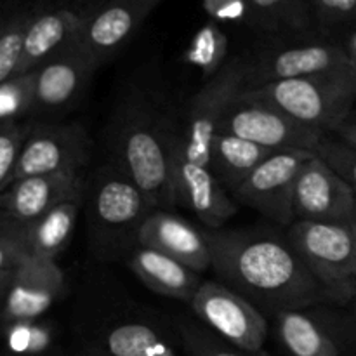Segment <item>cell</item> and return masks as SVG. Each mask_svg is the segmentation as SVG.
<instances>
[{
    "mask_svg": "<svg viewBox=\"0 0 356 356\" xmlns=\"http://www.w3.org/2000/svg\"><path fill=\"white\" fill-rule=\"evenodd\" d=\"M132 273L152 292L190 305L204 280L200 273L155 249L136 245L129 257Z\"/></svg>",
    "mask_w": 356,
    "mask_h": 356,
    "instance_id": "obj_21",
    "label": "cell"
},
{
    "mask_svg": "<svg viewBox=\"0 0 356 356\" xmlns=\"http://www.w3.org/2000/svg\"><path fill=\"white\" fill-rule=\"evenodd\" d=\"M285 238L330 305L346 306L356 299V238L350 226L294 221Z\"/></svg>",
    "mask_w": 356,
    "mask_h": 356,
    "instance_id": "obj_5",
    "label": "cell"
},
{
    "mask_svg": "<svg viewBox=\"0 0 356 356\" xmlns=\"http://www.w3.org/2000/svg\"><path fill=\"white\" fill-rule=\"evenodd\" d=\"M163 0H108L86 24L76 40L97 66L113 59L134 38L149 14Z\"/></svg>",
    "mask_w": 356,
    "mask_h": 356,
    "instance_id": "obj_17",
    "label": "cell"
},
{
    "mask_svg": "<svg viewBox=\"0 0 356 356\" xmlns=\"http://www.w3.org/2000/svg\"><path fill=\"white\" fill-rule=\"evenodd\" d=\"M106 2L108 0H54L35 3L16 75L33 72L51 56L75 42L86 24Z\"/></svg>",
    "mask_w": 356,
    "mask_h": 356,
    "instance_id": "obj_9",
    "label": "cell"
},
{
    "mask_svg": "<svg viewBox=\"0 0 356 356\" xmlns=\"http://www.w3.org/2000/svg\"><path fill=\"white\" fill-rule=\"evenodd\" d=\"M334 136H337V138L343 139V141L356 146V111H353V113L348 117V120L337 129Z\"/></svg>",
    "mask_w": 356,
    "mask_h": 356,
    "instance_id": "obj_36",
    "label": "cell"
},
{
    "mask_svg": "<svg viewBox=\"0 0 356 356\" xmlns=\"http://www.w3.org/2000/svg\"><path fill=\"white\" fill-rule=\"evenodd\" d=\"M312 152L287 149L275 152L232 191L236 204L259 212L282 226H291L294 218V190L302 163Z\"/></svg>",
    "mask_w": 356,
    "mask_h": 356,
    "instance_id": "obj_10",
    "label": "cell"
},
{
    "mask_svg": "<svg viewBox=\"0 0 356 356\" xmlns=\"http://www.w3.org/2000/svg\"><path fill=\"white\" fill-rule=\"evenodd\" d=\"M13 275H14V268L13 270H0V302H2L7 289H9L10 282H13Z\"/></svg>",
    "mask_w": 356,
    "mask_h": 356,
    "instance_id": "obj_38",
    "label": "cell"
},
{
    "mask_svg": "<svg viewBox=\"0 0 356 356\" xmlns=\"http://www.w3.org/2000/svg\"><path fill=\"white\" fill-rule=\"evenodd\" d=\"M198 322L240 350L263 351L268 337L266 315L232 287L218 280L200 285L190 302Z\"/></svg>",
    "mask_w": 356,
    "mask_h": 356,
    "instance_id": "obj_8",
    "label": "cell"
},
{
    "mask_svg": "<svg viewBox=\"0 0 356 356\" xmlns=\"http://www.w3.org/2000/svg\"><path fill=\"white\" fill-rule=\"evenodd\" d=\"M33 10L35 3L0 6V83L17 73L23 54L24 35Z\"/></svg>",
    "mask_w": 356,
    "mask_h": 356,
    "instance_id": "obj_26",
    "label": "cell"
},
{
    "mask_svg": "<svg viewBox=\"0 0 356 356\" xmlns=\"http://www.w3.org/2000/svg\"><path fill=\"white\" fill-rule=\"evenodd\" d=\"M90 356H103V355H101V353H97V351H96V353H94V355H90Z\"/></svg>",
    "mask_w": 356,
    "mask_h": 356,
    "instance_id": "obj_40",
    "label": "cell"
},
{
    "mask_svg": "<svg viewBox=\"0 0 356 356\" xmlns=\"http://www.w3.org/2000/svg\"><path fill=\"white\" fill-rule=\"evenodd\" d=\"M250 26L270 35H301L315 26L308 0H247Z\"/></svg>",
    "mask_w": 356,
    "mask_h": 356,
    "instance_id": "obj_25",
    "label": "cell"
},
{
    "mask_svg": "<svg viewBox=\"0 0 356 356\" xmlns=\"http://www.w3.org/2000/svg\"><path fill=\"white\" fill-rule=\"evenodd\" d=\"M356 191L313 153L298 174L294 190L296 221L350 226Z\"/></svg>",
    "mask_w": 356,
    "mask_h": 356,
    "instance_id": "obj_13",
    "label": "cell"
},
{
    "mask_svg": "<svg viewBox=\"0 0 356 356\" xmlns=\"http://www.w3.org/2000/svg\"><path fill=\"white\" fill-rule=\"evenodd\" d=\"M177 334H179L186 356H270L264 350L257 353L240 350L229 344L228 341L216 336L200 322L183 320L177 323Z\"/></svg>",
    "mask_w": 356,
    "mask_h": 356,
    "instance_id": "obj_28",
    "label": "cell"
},
{
    "mask_svg": "<svg viewBox=\"0 0 356 356\" xmlns=\"http://www.w3.org/2000/svg\"><path fill=\"white\" fill-rule=\"evenodd\" d=\"M9 350L17 356H42L52 346L54 334L47 323L40 320L17 322L3 327Z\"/></svg>",
    "mask_w": 356,
    "mask_h": 356,
    "instance_id": "obj_30",
    "label": "cell"
},
{
    "mask_svg": "<svg viewBox=\"0 0 356 356\" xmlns=\"http://www.w3.org/2000/svg\"><path fill=\"white\" fill-rule=\"evenodd\" d=\"M226 56H228V37L222 31L221 24L214 21L205 23L193 35L186 51L188 63L202 73L205 82L221 72L222 66L228 63Z\"/></svg>",
    "mask_w": 356,
    "mask_h": 356,
    "instance_id": "obj_27",
    "label": "cell"
},
{
    "mask_svg": "<svg viewBox=\"0 0 356 356\" xmlns=\"http://www.w3.org/2000/svg\"><path fill=\"white\" fill-rule=\"evenodd\" d=\"M26 226L0 209V270H13L30 257Z\"/></svg>",
    "mask_w": 356,
    "mask_h": 356,
    "instance_id": "obj_31",
    "label": "cell"
},
{
    "mask_svg": "<svg viewBox=\"0 0 356 356\" xmlns=\"http://www.w3.org/2000/svg\"><path fill=\"white\" fill-rule=\"evenodd\" d=\"M96 59L79 40L63 47L35 72L33 115H54L68 110L82 97L94 72Z\"/></svg>",
    "mask_w": 356,
    "mask_h": 356,
    "instance_id": "obj_16",
    "label": "cell"
},
{
    "mask_svg": "<svg viewBox=\"0 0 356 356\" xmlns=\"http://www.w3.org/2000/svg\"><path fill=\"white\" fill-rule=\"evenodd\" d=\"M103 356H186L179 334L170 336L146 320H124L104 330Z\"/></svg>",
    "mask_w": 356,
    "mask_h": 356,
    "instance_id": "obj_22",
    "label": "cell"
},
{
    "mask_svg": "<svg viewBox=\"0 0 356 356\" xmlns=\"http://www.w3.org/2000/svg\"><path fill=\"white\" fill-rule=\"evenodd\" d=\"M174 183L177 204L193 211L207 229H221L238 211L236 202L229 197V191L214 176L211 167L186 159L179 152V145L174 162Z\"/></svg>",
    "mask_w": 356,
    "mask_h": 356,
    "instance_id": "obj_19",
    "label": "cell"
},
{
    "mask_svg": "<svg viewBox=\"0 0 356 356\" xmlns=\"http://www.w3.org/2000/svg\"><path fill=\"white\" fill-rule=\"evenodd\" d=\"M31 125L30 122L0 125V193L13 183L21 148Z\"/></svg>",
    "mask_w": 356,
    "mask_h": 356,
    "instance_id": "obj_32",
    "label": "cell"
},
{
    "mask_svg": "<svg viewBox=\"0 0 356 356\" xmlns=\"http://www.w3.org/2000/svg\"><path fill=\"white\" fill-rule=\"evenodd\" d=\"M202 6L214 23L250 26V10L247 0H202Z\"/></svg>",
    "mask_w": 356,
    "mask_h": 356,
    "instance_id": "obj_35",
    "label": "cell"
},
{
    "mask_svg": "<svg viewBox=\"0 0 356 356\" xmlns=\"http://www.w3.org/2000/svg\"><path fill=\"white\" fill-rule=\"evenodd\" d=\"M66 291L65 273L54 259L26 257L14 268L0 302V330L17 322L40 320Z\"/></svg>",
    "mask_w": 356,
    "mask_h": 356,
    "instance_id": "obj_15",
    "label": "cell"
},
{
    "mask_svg": "<svg viewBox=\"0 0 356 356\" xmlns=\"http://www.w3.org/2000/svg\"><path fill=\"white\" fill-rule=\"evenodd\" d=\"M343 45L344 49H346V54L348 58H350L351 65H353L356 70V30H353L350 35H348L346 42H344Z\"/></svg>",
    "mask_w": 356,
    "mask_h": 356,
    "instance_id": "obj_37",
    "label": "cell"
},
{
    "mask_svg": "<svg viewBox=\"0 0 356 356\" xmlns=\"http://www.w3.org/2000/svg\"><path fill=\"white\" fill-rule=\"evenodd\" d=\"M245 61L247 89L318 73L355 68L344 45L330 40H308L271 47Z\"/></svg>",
    "mask_w": 356,
    "mask_h": 356,
    "instance_id": "obj_12",
    "label": "cell"
},
{
    "mask_svg": "<svg viewBox=\"0 0 356 356\" xmlns=\"http://www.w3.org/2000/svg\"><path fill=\"white\" fill-rule=\"evenodd\" d=\"M280 343L291 356H350L356 329L322 306L282 312L275 316Z\"/></svg>",
    "mask_w": 356,
    "mask_h": 356,
    "instance_id": "obj_14",
    "label": "cell"
},
{
    "mask_svg": "<svg viewBox=\"0 0 356 356\" xmlns=\"http://www.w3.org/2000/svg\"><path fill=\"white\" fill-rule=\"evenodd\" d=\"M83 172H56L16 179L0 193V209L23 225H31L56 205L87 191Z\"/></svg>",
    "mask_w": 356,
    "mask_h": 356,
    "instance_id": "obj_18",
    "label": "cell"
},
{
    "mask_svg": "<svg viewBox=\"0 0 356 356\" xmlns=\"http://www.w3.org/2000/svg\"><path fill=\"white\" fill-rule=\"evenodd\" d=\"M90 238L108 257L132 252L143 222L155 209L138 184L113 162L101 167L87 186Z\"/></svg>",
    "mask_w": 356,
    "mask_h": 356,
    "instance_id": "obj_3",
    "label": "cell"
},
{
    "mask_svg": "<svg viewBox=\"0 0 356 356\" xmlns=\"http://www.w3.org/2000/svg\"><path fill=\"white\" fill-rule=\"evenodd\" d=\"M87 200V191L56 205L52 211L26 226L30 257L54 259L68 247L75 232L79 214Z\"/></svg>",
    "mask_w": 356,
    "mask_h": 356,
    "instance_id": "obj_24",
    "label": "cell"
},
{
    "mask_svg": "<svg viewBox=\"0 0 356 356\" xmlns=\"http://www.w3.org/2000/svg\"><path fill=\"white\" fill-rule=\"evenodd\" d=\"M212 270L219 282L263 313L330 305L285 236L252 229H207Z\"/></svg>",
    "mask_w": 356,
    "mask_h": 356,
    "instance_id": "obj_1",
    "label": "cell"
},
{
    "mask_svg": "<svg viewBox=\"0 0 356 356\" xmlns=\"http://www.w3.org/2000/svg\"><path fill=\"white\" fill-rule=\"evenodd\" d=\"M219 132L238 136L273 152L301 149L312 153L329 136L294 120L277 106L250 96L245 90L228 108Z\"/></svg>",
    "mask_w": 356,
    "mask_h": 356,
    "instance_id": "obj_7",
    "label": "cell"
},
{
    "mask_svg": "<svg viewBox=\"0 0 356 356\" xmlns=\"http://www.w3.org/2000/svg\"><path fill=\"white\" fill-rule=\"evenodd\" d=\"M35 108V72L19 73L0 83V125L19 124Z\"/></svg>",
    "mask_w": 356,
    "mask_h": 356,
    "instance_id": "obj_29",
    "label": "cell"
},
{
    "mask_svg": "<svg viewBox=\"0 0 356 356\" xmlns=\"http://www.w3.org/2000/svg\"><path fill=\"white\" fill-rule=\"evenodd\" d=\"M315 26L323 31L356 24V0H308Z\"/></svg>",
    "mask_w": 356,
    "mask_h": 356,
    "instance_id": "obj_34",
    "label": "cell"
},
{
    "mask_svg": "<svg viewBox=\"0 0 356 356\" xmlns=\"http://www.w3.org/2000/svg\"><path fill=\"white\" fill-rule=\"evenodd\" d=\"M90 156V139L79 122L33 124L21 148L13 181L56 172H83Z\"/></svg>",
    "mask_w": 356,
    "mask_h": 356,
    "instance_id": "obj_11",
    "label": "cell"
},
{
    "mask_svg": "<svg viewBox=\"0 0 356 356\" xmlns=\"http://www.w3.org/2000/svg\"><path fill=\"white\" fill-rule=\"evenodd\" d=\"M138 245L155 249L197 273L212 270V254L205 232L169 211L155 209L143 222Z\"/></svg>",
    "mask_w": 356,
    "mask_h": 356,
    "instance_id": "obj_20",
    "label": "cell"
},
{
    "mask_svg": "<svg viewBox=\"0 0 356 356\" xmlns=\"http://www.w3.org/2000/svg\"><path fill=\"white\" fill-rule=\"evenodd\" d=\"M350 229H351V233H353V235H355V238H356V204H355V212H353V218H351V222H350Z\"/></svg>",
    "mask_w": 356,
    "mask_h": 356,
    "instance_id": "obj_39",
    "label": "cell"
},
{
    "mask_svg": "<svg viewBox=\"0 0 356 356\" xmlns=\"http://www.w3.org/2000/svg\"><path fill=\"white\" fill-rule=\"evenodd\" d=\"M247 94L273 104L294 120L325 134L337 129L355 111L356 70L318 73L245 89Z\"/></svg>",
    "mask_w": 356,
    "mask_h": 356,
    "instance_id": "obj_4",
    "label": "cell"
},
{
    "mask_svg": "<svg viewBox=\"0 0 356 356\" xmlns=\"http://www.w3.org/2000/svg\"><path fill=\"white\" fill-rule=\"evenodd\" d=\"M181 129L145 96L129 97L111 120L113 163L146 195L153 209L177 205L174 162Z\"/></svg>",
    "mask_w": 356,
    "mask_h": 356,
    "instance_id": "obj_2",
    "label": "cell"
},
{
    "mask_svg": "<svg viewBox=\"0 0 356 356\" xmlns=\"http://www.w3.org/2000/svg\"><path fill=\"white\" fill-rule=\"evenodd\" d=\"M247 89V61L232 59L218 75L202 86L190 101L183 120L179 152L193 162L209 165L212 139L221 129V122L233 101Z\"/></svg>",
    "mask_w": 356,
    "mask_h": 356,
    "instance_id": "obj_6",
    "label": "cell"
},
{
    "mask_svg": "<svg viewBox=\"0 0 356 356\" xmlns=\"http://www.w3.org/2000/svg\"><path fill=\"white\" fill-rule=\"evenodd\" d=\"M271 153H275L273 149H268L238 136L218 132L212 139L209 167L221 181L222 186L232 193Z\"/></svg>",
    "mask_w": 356,
    "mask_h": 356,
    "instance_id": "obj_23",
    "label": "cell"
},
{
    "mask_svg": "<svg viewBox=\"0 0 356 356\" xmlns=\"http://www.w3.org/2000/svg\"><path fill=\"white\" fill-rule=\"evenodd\" d=\"M332 170H336L348 184L356 191V146L343 141L336 136H327L315 152Z\"/></svg>",
    "mask_w": 356,
    "mask_h": 356,
    "instance_id": "obj_33",
    "label": "cell"
}]
</instances>
